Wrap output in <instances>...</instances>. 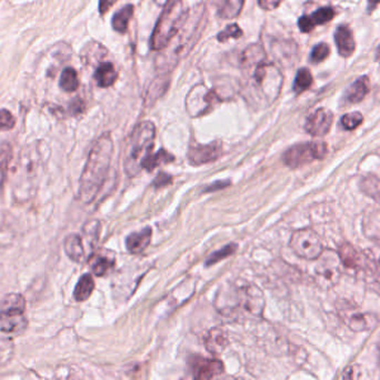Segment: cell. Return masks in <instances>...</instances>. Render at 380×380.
Segmentation results:
<instances>
[{
    "label": "cell",
    "instance_id": "29",
    "mask_svg": "<svg viewBox=\"0 0 380 380\" xmlns=\"http://www.w3.org/2000/svg\"><path fill=\"white\" fill-rule=\"evenodd\" d=\"M13 159V148L8 143L0 144V194L5 185L9 164Z\"/></svg>",
    "mask_w": 380,
    "mask_h": 380
},
{
    "label": "cell",
    "instance_id": "18",
    "mask_svg": "<svg viewBox=\"0 0 380 380\" xmlns=\"http://www.w3.org/2000/svg\"><path fill=\"white\" fill-rule=\"evenodd\" d=\"M89 262L94 274L98 277H101V276H105L114 267V253H113V251H103L101 253H94L90 256Z\"/></svg>",
    "mask_w": 380,
    "mask_h": 380
},
{
    "label": "cell",
    "instance_id": "16",
    "mask_svg": "<svg viewBox=\"0 0 380 380\" xmlns=\"http://www.w3.org/2000/svg\"><path fill=\"white\" fill-rule=\"evenodd\" d=\"M347 326L351 330L362 333V331H370L375 329L378 325V318L374 314L369 312H353L346 317Z\"/></svg>",
    "mask_w": 380,
    "mask_h": 380
},
{
    "label": "cell",
    "instance_id": "1",
    "mask_svg": "<svg viewBox=\"0 0 380 380\" xmlns=\"http://www.w3.org/2000/svg\"><path fill=\"white\" fill-rule=\"evenodd\" d=\"M265 296L253 284H230L222 287L216 296L215 306L229 318H258L265 309Z\"/></svg>",
    "mask_w": 380,
    "mask_h": 380
},
{
    "label": "cell",
    "instance_id": "20",
    "mask_svg": "<svg viewBox=\"0 0 380 380\" xmlns=\"http://www.w3.org/2000/svg\"><path fill=\"white\" fill-rule=\"evenodd\" d=\"M369 91V80L368 77H360L356 82L347 88L345 93V101L347 103H358L367 96Z\"/></svg>",
    "mask_w": 380,
    "mask_h": 380
},
{
    "label": "cell",
    "instance_id": "7",
    "mask_svg": "<svg viewBox=\"0 0 380 380\" xmlns=\"http://www.w3.org/2000/svg\"><path fill=\"white\" fill-rule=\"evenodd\" d=\"M327 145L322 141H308L298 144L289 148L284 153L283 160L286 166L291 168H299L312 161L325 158L327 155Z\"/></svg>",
    "mask_w": 380,
    "mask_h": 380
},
{
    "label": "cell",
    "instance_id": "5",
    "mask_svg": "<svg viewBox=\"0 0 380 380\" xmlns=\"http://www.w3.org/2000/svg\"><path fill=\"white\" fill-rule=\"evenodd\" d=\"M186 11L182 0H172L165 7L156 26L151 34V51H161L169 45L175 34H177L185 24Z\"/></svg>",
    "mask_w": 380,
    "mask_h": 380
},
{
    "label": "cell",
    "instance_id": "6",
    "mask_svg": "<svg viewBox=\"0 0 380 380\" xmlns=\"http://www.w3.org/2000/svg\"><path fill=\"white\" fill-rule=\"evenodd\" d=\"M26 300L20 293H9L0 303V330L18 335L27 328Z\"/></svg>",
    "mask_w": 380,
    "mask_h": 380
},
{
    "label": "cell",
    "instance_id": "48",
    "mask_svg": "<svg viewBox=\"0 0 380 380\" xmlns=\"http://www.w3.org/2000/svg\"><path fill=\"white\" fill-rule=\"evenodd\" d=\"M218 380H241V379H237V378H234V377H224V378H220V379H218Z\"/></svg>",
    "mask_w": 380,
    "mask_h": 380
},
{
    "label": "cell",
    "instance_id": "21",
    "mask_svg": "<svg viewBox=\"0 0 380 380\" xmlns=\"http://www.w3.org/2000/svg\"><path fill=\"white\" fill-rule=\"evenodd\" d=\"M337 255L341 264L346 267L347 270H357L362 265V257L354 246L349 243H343L338 248Z\"/></svg>",
    "mask_w": 380,
    "mask_h": 380
},
{
    "label": "cell",
    "instance_id": "46",
    "mask_svg": "<svg viewBox=\"0 0 380 380\" xmlns=\"http://www.w3.org/2000/svg\"><path fill=\"white\" fill-rule=\"evenodd\" d=\"M156 5L160 6V7H166L169 0H153Z\"/></svg>",
    "mask_w": 380,
    "mask_h": 380
},
{
    "label": "cell",
    "instance_id": "4",
    "mask_svg": "<svg viewBox=\"0 0 380 380\" xmlns=\"http://www.w3.org/2000/svg\"><path fill=\"white\" fill-rule=\"evenodd\" d=\"M283 82V75L274 63H259L253 67L249 84L251 101L262 106L272 105L280 95Z\"/></svg>",
    "mask_w": 380,
    "mask_h": 380
},
{
    "label": "cell",
    "instance_id": "36",
    "mask_svg": "<svg viewBox=\"0 0 380 380\" xmlns=\"http://www.w3.org/2000/svg\"><path fill=\"white\" fill-rule=\"evenodd\" d=\"M362 122H364V117L358 111L349 113V114L343 115L341 117V125L347 130L356 129L357 127L362 124Z\"/></svg>",
    "mask_w": 380,
    "mask_h": 380
},
{
    "label": "cell",
    "instance_id": "12",
    "mask_svg": "<svg viewBox=\"0 0 380 380\" xmlns=\"http://www.w3.org/2000/svg\"><path fill=\"white\" fill-rule=\"evenodd\" d=\"M333 122V113L325 108H319L307 118L305 128L314 137H324L329 132Z\"/></svg>",
    "mask_w": 380,
    "mask_h": 380
},
{
    "label": "cell",
    "instance_id": "14",
    "mask_svg": "<svg viewBox=\"0 0 380 380\" xmlns=\"http://www.w3.org/2000/svg\"><path fill=\"white\" fill-rule=\"evenodd\" d=\"M336 11L331 7H322L317 9L312 15L301 16L298 20V27L301 32H310L314 30L317 26L327 24L328 21L335 17Z\"/></svg>",
    "mask_w": 380,
    "mask_h": 380
},
{
    "label": "cell",
    "instance_id": "31",
    "mask_svg": "<svg viewBox=\"0 0 380 380\" xmlns=\"http://www.w3.org/2000/svg\"><path fill=\"white\" fill-rule=\"evenodd\" d=\"M360 188L366 195L380 203V179L376 176H367L360 182Z\"/></svg>",
    "mask_w": 380,
    "mask_h": 380
},
{
    "label": "cell",
    "instance_id": "44",
    "mask_svg": "<svg viewBox=\"0 0 380 380\" xmlns=\"http://www.w3.org/2000/svg\"><path fill=\"white\" fill-rule=\"evenodd\" d=\"M360 376L359 374V369L357 366H351L345 372V379L343 380H358V377Z\"/></svg>",
    "mask_w": 380,
    "mask_h": 380
},
{
    "label": "cell",
    "instance_id": "49",
    "mask_svg": "<svg viewBox=\"0 0 380 380\" xmlns=\"http://www.w3.org/2000/svg\"><path fill=\"white\" fill-rule=\"evenodd\" d=\"M378 267H379V270H380V259H379V262H378Z\"/></svg>",
    "mask_w": 380,
    "mask_h": 380
},
{
    "label": "cell",
    "instance_id": "37",
    "mask_svg": "<svg viewBox=\"0 0 380 380\" xmlns=\"http://www.w3.org/2000/svg\"><path fill=\"white\" fill-rule=\"evenodd\" d=\"M243 34V30H241V27L238 26L237 24H232L228 25L222 32H220V34H218L217 39H218V42H227L230 38H235V39L241 38Z\"/></svg>",
    "mask_w": 380,
    "mask_h": 380
},
{
    "label": "cell",
    "instance_id": "9",
    "mask_svg": "<svg viewBox=\"0 0 380 380\" xmlns=\"http://www.w3.org/2000/svg\"><path fill=\"white\" fill-rule=\"evenodd\" d=\"M220 101V96L215 90L208 89L203 84H197L188 94L186 108L190 116L201 117L206 115Z\"/></svg>",
    "mask_w": 380,
    "mask_h": 380
},
{
    "label": "cell",
    "instance_id": "33",
    "mask_svg": "<svg viewBox=\"0 0 380 380\" xmlns=\"http://www.w3.org/2000/svg\"><path fill=\"white\" fill-rule=\"evenodd\" d=\"M312 75L307 68H300L296 75L293 82V91L296 94H301L312 87Z\"/></svg>",
    "mask_w": 380,
    "mask_h": 380
},
{
    "label": "cell",
    "instance_id": "30",
    "mask_svg": "<svg viewBox=\"0 0 380 380\" xmlns=\"http://www.w3.org/2000/svg\"><path fill=\"white\" fill-rule=\"evenodd\" d=\"M59 86L63 91H67V93H72L75 90L78 89L80 80H78V75L74 68L67 67V68L63 69L61 75V80H59Z\"/></svg>",
    "mask_w": 380,
    "mask_h": 380
},
{
    "label": "cell",
    "instance_id": "28",
    "mask_svg": "<svg viewBox=\"0 0 380 380\" xmlns=\"http://www.w3.org/2000/svg\"><path fill=\"white\" fill-rule=\"evenodd\" d=\"M95 288V281H94L91 274H82L80 279L78 280L76 287H75L74 297L77 301H84L89 298L93 293Z\"/></svg>",
    "mask_w": 380,
    "mask_h": 380
},
{
    "label": "cell",
    "instance_id": "34",
    "mask_svg": "<svg viewBox=\"0 0 380 380\" xmlns=\"http://www.w3.org/2000/svg\"><path fill=\"white\" fill-rule=\"evenodd\" d=\"M245 0H226L220 11L222 19H232L241 13Z\"/></svg>",
    "mask_w": 380,
    "mask_h": 380
},
{
    "label": "cell",
    "instance_id": "10",
    "mask_svg": "<svg viewBox=\"0 0 380 380\" xmlns=\"http://www.w3.org/2000/svg\"><path fill=\"white\" fill-rule=\"evenodd\" d=\"M318 265L316 266L317 281L322 287L330 288L337 284L338 279L341 277V270H339V257L335 251H322Z\"/></svg>",
    "mask_w": 380,
    "mask_h": 380
},
{
    "label": "cell",
    "instance_id": "41",
    "mask_svg": "<svg viewBox=\"0 0 380 380\" xmlns=\"http://www.w3.org/2000/svg\"><path fill=\"white\" fill-rule=\"evenodd\" d=\"M172 182V177L166 172H160L157 176L156 179L153 180V186L156 188L166 187Z\"/></svg>",
    "mask_w": 380,
    "mask_h": 380
},
{
    "label": "cell",
    "instance_id": "2",
    "mask_svg": "<svg viewBox=\"0 0 380 380\" xmlns=\"http://www.w3.org/2000/svg\"><path fill=\"white\" fill-rule=\"evenodd\" d=\"M114 144L109 134L98 138L90 151L80 184V198L84 203H93L101 189L110 167Z\"/></svg>",
    "mask_w": 380,
    "mask_h": 380
},
{
    "label": "cell",
    "instance_id": "32",
    "mask_svg": "<svg viewBox=\"0 0 380 380\" xmlns=\"http://www.w3.org/2000/svg\"><path fill=\"white\" fill-rule=\"evenodd\" d=\"M174 156L167 153L164 149L157 151L156 153H151V156L146 159L143 165V169H147L148 172H153V169L161 164H167L174 160Z\"/></svg>",
    "mask_w": 380,
    "mask_h": 380
},
{
    "label": "cell",
    "instance_id": "39",
    "mask_svg": "<svg viewBox=\"0 0 380 380\" xmlns=\"http://www.w3.org/2000/svg\"><path fill=\"white\" fill-rule=\"evenodd\" d=\"M99 232H101V224L97 220H91V222H87L84 228V235L89 241L90 246H95L97 243L98 237H99Z\"/></svg>",
    "mask_w": 380,
    "mask_h": 380
},
{
    "label": "cell",
    "instance_id": "17",
    "mask_svg": "<svg viewBox=\"0 0 380 380\" xmlns=\"http://www.w3.org/2000/svg\"><path fill=\"white\" fill-rule=\"evenodd\" d=\"M228 335L222 328H213L205 337V346L213 355L222 354L228 346Z\"/></svg>",
    "mask_w": 380,
    "mask_h": 380
},
{
    "label": "cell",
    "instance_id": "47",
    "mask_svg": "<svg viewBox=\"0 0 380 380\" xmlns=\"http://www.w3.org/2000/svg\"><path fill=\"white\" fill-rule=\"evenodd\" d=\"M376 61L380 63V46L377 48V51H376Z\"/></svg>",
    "mask_w": 380,
    "mask_h": 380
},
{
    "label": "cell",
    "instance_id": "8",
    "mask_svg": "<svg viewBox=\"0 0 380 380\" xmlns=\"http://www.w3.org/2000/svg\"><path fill=\"white\" fill-rule=\"evenodd\" d=\"M291 248L297 256L307 260H316L322 253V243L317 232L304 228L293 232L291 238Z\"/></svg>",
    "mask_w": 380,
    "mask_h": 380
},
{
    "label": "cell",
    "instance_id": "43",
    "mask_svg": "<svg viewBox=\"0 0 380 380\" xmlns=\"http://www.w3.org/2000/svg\"><path fill=\"white\" fill-rule=\"evenodd\" d=\"M116 1L117 0H99V5H98L99 13L105 15L116 4Z\"/></svg>",
    "mask_w": 380,
    "mask_h": 380
},
{
    "label": "cell",
    "instance_id": "15",
    "mask_svg": "<svg viewBox=\"0 0 380 380\" xmlns=\"http://www.w3.org/2000/svg\"><path fill=\"white\" fill-rule=\"evenodd\" d=\"M335 42L338 53L341 57H350L356 49V42L354 39L353 30L346 25L338 27L335 32Z\"/></svg>",
    "mask_w": 380,
    "mask_h": 380
},
{
    "label": "cell",
    "instance_id": "23",
    "mask_svg": "<svg viewBox=\"0 0 380 380\" xmlns=\"http://www.w3.org/2000/svg\"><path fill=\"white\" fill-rule=\"evenodd\" d=\"M63 248L66 251L67 256L72 259V262H82L84 259V247L82 237L77 234L67 236L63 243Z\"/></svg>",
    "mask_w": 380,
    "mask_h": 380
},
{
    "label": "cell",
    "instance_id": "35",
    "mask_svg": "<svg viewBox=\"0 0 380 380\" xmlns=\"http://www.w3.org/2000/svg\"><path fill=\"white\" fill-rule=\"evenodd\" d=\"M236 249H237V245L230 243V245L226 246V247L220 249V251H215L214 253H211L210 256L207 258L206 266H211V265L222 262V259L232 256V253H235Z\"/></svg>",
    "mask_w": 380,
    "mask_h": 380
},
{
    "label": "cell",
    "instance_id": "11",
    "mask_svg": "<svg viewBox=\"0 0 380 380\" xmlns=\"http://www.w3.org/2000/svg\"><path fill=\"white\" fill-rule=\"evenodd\" d=\"M194 380H214L222 375L224 368L220 359L195 357L191 360Z\"/></svg>",
    "mask_w": 380,
    "mask_h": 380
},
{
    "label": "cell",
    "instance_id": "27",
    "mask_svg": "<svg viewBox=\"0 0 380 380\" xmlns=\"http://www.w3.org/2000/svg\"><path fill=\"white\" fill-rule=\"evenodd\" d=\"M134 15V6L126 5L120 11H117L111 19V26L115 32L125 34L128 30L130 19Z\"/></svg>",
    "mask_w": 380,
    "mask_h": 380
},
{
    "label": "cell",
    "instance_id": "22",
    "mask_svg": "<svg viewBox=\"0 0 380 380\" xmlns=\"http://www.w3.org/2000/svg\"><path fill=\"white\" fill-rule=\"evenodd\" d=\"M362 230L366 237L380 245V210H372L362 220Z\"/></svg>",
    "mask_w": 380,
    "mask_h": 380
},
{
    "label": "cell",
    "instance_id": "13",
    "mask_svg": "<svg viewBox=\"0 0 380 380\" xmlns=\"http://www.w3.org/2000/svg\"><path fill=\"white\" fill-rule=\"evenodd\" d=\"M222 153V147L217 143L208 145L190 146L188 158L194 165H203L216 160Z\"/></svg>",
    "mask_w": 380,
    "mask_h": 380
},
{
    "label": "cell",
    "instance_id": "3",
    "mask_svg": "<svg viewBox=\"0 0 380 380\" xmlns=\"http://www.w3.org/2000/svg\"><path fill=\"white\" fill-rule=\"evenodd\" d=\"M156 128L151 122H141L132 130L125 151V172L134 177L143 169L146 159L153 153Z\"/></svg>",
    "mask_w": 380,
    "mask_h": 380
},
{
    "label": "cell",
    "instance_id": "42",
    "mask_svg": "<svg viewBox=\"0 0 380 380\" xmlns=\"http://www.w3.org/2000/svg\"><path fill=\"white\" fill-rule=\"evenodd\" d=\"M283 0H258V5L265 11H274Z\"/></svg>",
    "mask_w": 380,
    "mask_h": 380
},
{
    "label": "cell",
    "instance_id": "24",
    "mask_svg": "<svg viewBox=\"0 0 380 380\" xmlns=\"http://www.w3.org/2000/svg\"><path fill=\"white\" fill-rule=\"evenodd\" d=\"M95 80L101 88L110 87L118 78V72L111 63H103L95 72Z\"/></svg>",
    "mask_w": 380,
    "mask_h": 380
},
{
    "label": "cell",
    "instance_id": "25",
    "mask_svg": "<svg viewBox=\"0 0 380 380\" xmlns=\"http://www.w3.org/2000/svg\"><path fill=\"white\" fill-rule=\"evenodd\" d=\"M169 82H170V80H169L168 75H161V76L157 77L156 80H153L148 88L147 94H146V105L156 103L157 99L164 95L165 91L168 88Z\"/></svg>",
    "mask_w": 380,
    "mask_h": 380
},
{
    "label": "cell",
    "instance_id": "50",
    "mask_svg": "<svg viewBox=\"0 0 380 380\" xmlns=\"http://www.w3.org/2000/svg\"><path fill=\"white\" fill-rule=\"evenodd\" d=\"M379 364H380V345H379Z\"/></svg>",
    "mask_w": 380,
    "mask_h": 380
},
{
    "label": "cell",
    "instance_id": "40",
    "mask_svg": "<svg viewBox=\"0 0 380 380\" xmlns=\"http://www.w3.org/2000/svg\"><path fill=\"white\" fill-rule=\"evenodd\" d=\"M16 125V119L7 109L0 110V130L13 129Z\"/></svg>",
    "mask_w": 380,
    "mask_h": 380
},
{
    "label": "cell",
    "instance_id": "45",
    "mask_svg": "<svg viewBox=\"0 0 380 380\" xmlns=\"http://www.w3.org/2000/svg\"><path fill=\"white\" fill-rule=\"evenodd\" d=\"M368 1V11H372L377 7L380 4V0H367Z\"/></svg>",
    "mask_w": 380,
    "mask_h": 380
},
{
    "label": "cell",
    "instance_id": "26",
    "mask_svg": "<svg viewBox=\"0 0 380 380\" xmlns=\"http://www.w3.org/2000/svg\"><path fill=\"white\" fill-rule=\"evenodd\" d=\"M243 65L246 68L258 66L266 61V53L259 44H253L246 48L243 53Z\"/></svg>",
    "mask_w": 380,
    "mask_h": 380
},
{
    "label": "cell",
    "instance_id": "38",
    "mask_svg": "<svg viewBox=\"0 0 380 380\" xmlns=\"http://www.w3.org/2000/svg\"><path fill=\"white\" fill-rule=\"evenodd\" d=\"M329 46L325 42H320L312 48V53H310V61L312 63H322L329 56Z\"/></svg>",
    "mask_w": 380,
    "mask_h": 380
},
{
    "label": "cell",
    "instance_id": "19",
    "mask_svg": "<svg viewBox=\"0 0 380 380\" xmlns=\"http://www.w3.org/2000/svg\"><path fill=\"white\" fill-rule=\"evenodd\" d=\"M151 235H153V230L149 227L140 232H132L126 238L127 249L132 253H143L151 243Z\"/></svg>",
    "mask_w": 380,
    "mask_h": 380
}]
</instances>
